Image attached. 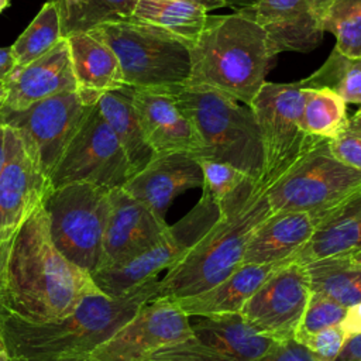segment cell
I'll use <instances>...</instances> for the list:
<instances>
[{
  "label": "cell",
  "mask_w": 361,
  "mask_h": 361,
  "mask_svg": "<svg viewBox=\"0 0 361 361\" xmlns=\"http://www.w3.org/2000/svg\"><path fill=\"white\" fill-rule=\"evenodd\" d=\"M96 106L116 134L135 175L154 158V152L144 137L135 113L131 99V87L123 86L121 89L103 93Z\"/></svg>",
  "instance_id": "484cf974"
},
{
  "label": "cell",
  "mask_w": 361,
  "mask_h": 361,
  "mask_svg": "<svg viewBox=\"0 0 361 361\" xmlns=\"http://www.w3.org/2000/svg\"><path fill=\"white\" fill-rule=\"evenodd\" d=\"M316 219L305 212L271 213L252 233L241 264H275L290 259L312 237Z\"/></svg>",
  "instance_id": "603a6c76"
},
{
  "label": "cell",
  "mask_w": 361,
  "mask_h": 361,
  "mask_svg": "<svg viewBox=\"0 0 361 361\" xmlns=\"http://www.w3.org/2000/svg\"><path fill=\"white\" fill-rule=\"evenodd\" d=\"M320 0H247L241 14L258 24L267 35L271 55L309 52L323 41Z\"/></svg>",
  "instance_id": "e0dca14e"
},
{
  "label": "cell",
  "mask_w": 361,
  "mask_h": 361,
  "mask_svg": "<svg viewBox=\"0 0 361 361\" xmlns=\"http://www.w3.org/2000/svg\"><path fill=\"white\" fill-rule=\"evenodd\" d=\"M8 358H10V355H8L7 351L0 353V361H8Z\"/></svg>",
  "instance_id": "681fc988"
},
{
  "label": "cell",
  "mask_w": 361,
  "mask_h": 361,
  "mask_svg": "<svg viewBox=\"0 0 361 361\" xmlns=\"http://www.w3.org/2000/svg\"><path fill=\"white\" fill-rule=\"evenodd\" d=\"M158 286L159 279L152 278L117 298L93 293L68 316L44 323L7 316L0 336L8 355L27 361H80L155 299Z\"/></svg>",
  "instance_id": "7a4b0ae2"
},
{
  "label": "cell",
  "mask_w": 361,
  "mask_h": 361,
  "mask_svg": "<svg viewBox=\"0 0 361 361\" xmlns=\"http://www.w3.org/2000/svg\"><path fill=\"white\" fill-rule=\"evenodd\" d=\"M345 340L343 330L336 324L306 337L300 344H303L317 361H336Z\"/></svg>",
  "instance_id": "8d00e7d4"
},
{
  "label": "cell",
  "mask_w": 361,
  "mask_h": 361,
  "mask_svg": "<svg viewBox=\"0 0 361 361\" xmlns=\"http://www.w3.org/2000/svg\"><path fill=\"white\" fill-rule=\"evenodd\" d=\"M8 361H27V360H25V358H23V357H17V355H10Z\"/></svg>",
  "instance_id": "f907efd6"
},
{
  "label": "cell",
  "mask_w": 361,
  "mask_h": 361,
  "mask_svg": "<svg viewBox=\"0 0 361 361\" xmlns=\"http://www.w3.org/2000/svg\"><path fill=\"white\" fill-rule=\"evenodd\" d=\"M90 32L114 51L128 87L169 89L182 86L189 79V45L161 28L121 20L100 24Z\"/></svg>",
  "instance_id": "8992f818"
},
{
  "label": "cell",
  "mask_w": 361,
  "mask_h": 361,
  "mask_svg": "<svg viewBox=\"0 0 361 361\" xmlns=\"http://www.w3.org/2000/svg\"><path fill=\"white\" fill-rule=\"evenodd\" d=\"M6 157V124L0 121V172Z\"/></svg>",
  "instance_id": "7bdbcfd3"
},
{
  "label": "cell",
  "mask_w": 361,
  "mask_h": 361,
  "mask_svg": "<svg viewBox=\"0 0 361 361\" xmlns=\"http://www.w3.org/2000/svg\"><path fill=\"white\" fill-rule=\"evenodd\" d=\"M185 1H190V3L199 4V6L204 7L207 11L216 10V8H221V7H226L228 4V0H185Z\"/></svg>",
  "instance_id": "b9f144b4"
},
{
  "label": "cell",
  "mask_w": 361,
  "mask_h": 361,
  "mask_svg": "<svg viewBox=\"0 0 361 361\" xmlns=\"http://www.w3.org/2000/svg\"><path fill=\"white\" fill-rule=\"evenodd\" d=\"M310 295L305 264L288 259L245 302L240 314L258 333L285 341L293 338Z\"/></svg>",
  "instance_id": "2e32d148"
},
{
  "label": "cell",
  "mask_w": 361,
  "mask_h": 361,
  "mask_svg": "<svg viewBox=\"0 0 361 361\" xmlns=\"http://www.w3.org/2000/svg\"><path fill=\"white\" fill-rule=\"evenodd\" d=\"M76 89L93 104L103 93L121 89V68L114 51L96 34L76 32L66 37Z\"/></svg>",
  "instance_id": "cb8c5ba5"
},
{
  "label": "cell",
  "mask_w": 361,
  "mask_h": 361,
  "mask_svg": "<svg viewBox=\"0 0 361 361\" xmlns=\"http://www.w3.org/2000/svg\"><path fill=\"white\" fill-rule=\"evenodd\" d=\"M220 217L190 251L159 279L157 298L179 299L204 292L243 262L255 228L272 213L267 188L254 179L219 204Z\"/></svg>",
  "instance_id": "3957f363"
},
{
  "label": "cell",
  "mask_w": 361,
  "mask_h": 361,
  "mask_svg": "<svg viewBox=\"0 0 361 361\" xmlns=\"http://www.w3.org/2000/svg\"><path fill=\"white\" fill-rule=\"evenodd\" d=\"M166 90L197 134L200 151L196 158L228 164L259 180L262 147L250 107L207 87L182 85Z\"/></svg>",
  "instance_id": "5b68a950"
},
{
  "label": "cell",
  "mask_w": 361,
  "mask_h": 361,
  "mask_svg": "<svg viewBox=\"0 0 361 361\" xmlns=\"http://www.w3.org/2000/svg\"><path fill=\"white\" fill-rule=\"evenodd\" d=\"M52 190L51 178L31 140L6 124V157L0 172V244L13 238Z\"/></svg>",
  "instance_id": "7c38bea8"
},
{
  "label": "cell",
  "mask_w": 361,
  "mask_h": 361,
  "mask_svg": "<svg viewBox=\"0 0 361 361\" xmlns=\"http://www.w3.org/2000/svg\"><path fill=\"white\" fill-rule=\"evenodd\" d=\"M131 99L144 137L154 155L190 152L197 157L200 141L166 89H133Z\"/></svg>",
  "instance_id": "44dd1931"
},
{
  "label": "cell",
  "mask_w": 361,
  "mask_h": 361,
  "mask_svg": "<svg viewBox=\"0 0 361 361\" xmlns=\"http://www.w3.org/2000/svg\"><path fill=\"white\" fill-rule=\"evenodd\" d=\"M192 334L189 316L173 299L155 298L80 361H144L157 350Z\"/></svg>",
  "instance_id": "9a60e30c"
},
{
  "label": "cell",
  "mask_w": 361,
  "mask_h": 361,
  "mask_svg": "<svg viewBox=\"0 0 361 361\" xmlns=\"http://www.w3.org/2000/svg\"><path fill=\"white\" fill-rule=\"evenodd\" d=\"M261 137L262 171L258 183L272 186L323 138L302 127L303 89L299 83L265 82L250 106Z\"/></svg>",
  "instance_id": "ba28073f"
},
{
  "label": "cell",
  "mask_w": 361,
  "mask_h": 361,
  "mask_svg": "<svg viewBox=\"0 0 361 361\" xmlns=\"http://www.w3.org/2000/svg\"><path fill=\"white\" fill-rule=\"evenodd\" d=\"M219 217V204L202 192L199 202L180 220L168 226L159 241L121 264L96 271L92 274L93 282L104 295L117 298L152 278H158L161 271L179 262Z\"/></svg>",
  "instance_id": "30bf717a"
},
{
  "label": "cell",
  "mask_w": 361,
  "mask_h": 361,
  "mask_svg": "<svg viewBox=\"0 0 361 361\" xmlns=\"http://www.w3.org/2000/svg\"><path fill=\"white\" fill-rule=\"evenodd\" d=\"M51 1H54V3L58 6V8L62 10V8H66V7H69V6H73V4L78 3L79 0H51Z\"/></svg>",
  "instance_id": "ee69618b"
},
{
  "label": "cell",
  "mask_w": 361,
  "mask_h": 361,
  "mask_svg": "<svg viewBox=\"0 0 361 361\" xmlns=\"http://www.w3.org/2000/svg\"><path fill=\"white\" fill-rule=\"evenodd\" d=\"M62 38L63 34L59 8L54 1L47 0L28 27L11 45L17 63L16 69H20L41 58Z\"/></svg>",
  "instance_id": "f1b7e54d"
},
{
  "label": "cell",
  "mask_w": 361,
  "mask_h": 361,
  "mask_svg": "<svg viewBox=\"0 0 361 361\" xmlns=\"http://www.w3.org/2000/svg\"><path fill=\"white\" fill-rule=\"evenodd\" d=\"M1 87L3 100L0 111H23L55 94L76 90L66 38H62L41 58L16 69L1 83Z\"/></svg>",
  "instance_id": "ffe728a7"
},
{
  "label": "cell",
  "mask_w": 361,
  "mask_h": 361,
  "mask_svg": "<svg viewBox=\"0 0 361 361\" xmlns=\"http://www.w3.org/2000/svg\"><path fill=\"white\" fill-rule=\"evenodd\" d=\"M313 293L348 307L361 302V264L351 257H333L305 264Z\"/></svg>",
  "instance_id": "83f0119b"
},
{
  "label": "cell",
  "mask_w": 361,
  "mask_h": 361,
  "mask_svg": "<svg viewBox=\"0 0 361 361\" xmlns=\"http://www.w3.org/2000/svg\"><path fill=\"white\" fill-rule=\"evenodd\" d=\"M338 326L343 330L345 338L361 334V302L345 309L344 317L341 319Z\"/></svg>",
  "instance_id": "f35d334b"
},
{
  "label": "cell",
  "mask_w": 361,
  "mask_h": 361,
  "mask_svg": "<svg viewBox=\"0 0 361 361\" xmlns=\"http://www.w3.org/2000/svg\"><path fill=\"white\" fill-rule=\"evenodd\" d=\"M300 87H327L345 103L361 104V58H350L336 47L324 63L298 82Z\"/></svg>",
  "instance_id": "4dcf8cb0"
},
{
  "label": "cell",
  "mask_w": 361,
  "mask_h": 361,
  "mask_svg": "<svg viewBox=\"0 0 361 361\" xmlns=\"http://www.w3.org/2000/svg\"><path fill=\"white\" fill-rule=\"evenodd\" d=\"M344 306L331 300L330 298L322 293H313L309 298L302 320L295 331L293 338L302 343L306 337L324 330L327 327L340 324L345 313Z\"/></svg>",
  "instance_id": "e575fe53"
},
{
  "label": "cell",
  "mask_w": 361,
  "mask_h": 361,
  "mask_svg": "<svg viewBox=\"0 0 361 361\" xmlns=\"http://www.w3.org/2000/svg\"><path fill=\"white\" fill-rule=\"evenodd\" d=\"M329 148L341 164L361 172V109L348 117L334 138L329 140Z\"/></svg>",
  "instance_id": "d590c367"
},
{
  "label": "cell",
  "mask_w": 361,
  "mask_h": 361,
  "mask_svg": "<svg viewBox=\"0 0 361 361\" xmlns=\"http://www.w3.org/2000/svg\"><path fill=\"white\" fill-rule=\"evenodd\" d=\"M44 204L10 241L0 244V289L4 306L10 316L31 323L62 319L83 298L100 292L90 274L69 262L56 250Z\"/></svg>",
  "instance_id": "6da1fadb"
},
{
  "label": "cell",
  "mask_w": 361,
  "mask_h": 361,
  "mask_svg": "<svg viewBox=\"0 0 361 361\" xmlns=\"http://www.w3.org/2000/svg\"><path fill=\"white\" fill-rule=\"evenodd\" d=\"M336 361H361V334L345 340Z\"/></svg>",
  "instance_id": "ab89813d"
},
{
  "label": "cell",
  "mask_w": 361,
  "mask_h": 361,
  "mask_svg": "<svg viewBox=\"0 0 361 361\" xmlns=\"http://www.w3.org/2000/svg\"><path fill=\"white\" fill-rule=\"evenodd\" d=\"M361 186V172L341 164L323 140L267 189L271 212H305L316 220Z\"/></svg>",
  "instance_id": "9c48e42d"
},
{
  "label": "cell",
  "mask_w": 361,
  "mask_h": 361,
  "mask_svg": "<svg viewBox=\"0 0 361 361\" xmlns=\"http://www.w3.org/2000/svg\"><path fill=\"white\" fill-rule=\"evenodd\" d=\"M1 100H3V87L0 85V110H1Z\"/></svg>",
  "instance_id": "f5cc1de1"
},
{
  "label": "cell",
  "mask_w": 361,
  "mask_h": 361,
  "mask_svg": "<svg viewBox=\"0 0 361 361\" xmlns=\"http://www.w3.org/2000/svg\"><path fill=\"white\" fill-rule=\"evenodd\" d=\"M278 341L258 333L240 313L200 317L192 334L144 361H254Z\"/></svg>",
  "instance_id": "4fadbf2b"
},
{
  "label": "cell",
  "mask_w": 361,
  "mask_h": 361,
  "mask_svg": "<svg viewBox=\"0 0 361 361\" xmlns=\"http://www.w3.org/2000/svg\"><path fill=\"white\" fill-rule=\"evenodd\" d=\"M138 0H79L59 10L63 38L87 32L100 24L130 20Z\"/></svg>",
  "instance_id": "d6a6232c"
},
{
  "label": "cell",
  "mask_w": 361,
  "mask_h": 361,
  "mask_svg": "<svg viewBox=\"0 0 361 361\" xmlns=\"http://www.w3.org/2000/svg\"><path fill=\"white\" fill-rule=\"evenodd\" d=\"M247 0H228V7H231V8H234V10H237V8H240L244 3H245Z\"/></svg>",
  "instance_id": "bcb514c9"
},
{
  "label": "cell",
  "mask_w": 361,
  "mask_h": 361,
  "mask_svg": "<svg viewBox=\"0 0 361 361\" xmlns=\"http://www.w3.org/2000/svg\"><path fill=\"white\" fill-rule=\"evenodd\" d=\"M1 351H7V350H6L4 341H3V338H1V336H0V353H1Z\"/></svg>",
  "instance_id": "816d5d0a"
},
{
  "label": "cell",
  "mask_w": 361,
  "mask_h": 361,
  "mask_svg": "<svg viewBox=\"0 0 361 361\" xmlns=\"http://www.w3.org/2000/svg\"><path fill=\"white\" fill-rule=\"evenodd\" d=\"M168 226L165 219L158 217L124 189H111L110 212L97 271L114 267L144 252L159 241Z\"/></svg>",
  "instance_id": "ac0fdd59"
},
{
  "label": "cell",
  "mask_w": 361,
  "mask_h": 361,
  "mask_svg": "<svg viewBox=\"0 0 361 361\" xmlns=\"http://www.w3.org/2000/svg\"><path fill=\"white\" fill-rule=\"evenodd\" d=\"M110 190L93 183H68L55 188L44 204L56 250L90 275L102 258Z\"/></svg>",
  "instance_id": "52a82bcc"
},
{
  "label": "cell",
  "mask_w": 361,
  "mask_h": 361,
  "mask_svg": "<svg viewBox=\"0 0 361 361\" xmlns=\"http://www.w3.org/2000/svg\"><path fill=\"white\" fill-rule=\"evenodd\" d=\"M355 262H358V264H361V251H358V252H355L354 255H350Z\"/></svg>",
  "instance_id": "c3c4849f"
},
{
  "label": "cell",
  "mask_w": 361,
  "mask_h": 361,
  "mask_svg": "<svg viewBox=\"0 0 361 361\" xmlns=\"http://www.w3.org/2000/svg\"><path fill=\"white\" fill-rule=\"evenodd\" d=\"M10 7V0H0V14Z\"/></svg>",
  "instance_id": "7dc6e473"
},
{
  "label": "cell",
  "mask_w": 361,
  "mask_h": 361,
  "mask_svg": "<svg viewBox=\"0 0 361 361\" xmlns=\"http://www.w3.org/2000/svg\"><path fill=\"white\" fill-rule=\"evenodd\" d=\"M133 175L121 144L94 106L68 145L51 182L54 189L76 182L116 189L123 188Z\"/></svg>",
  "instance_id": "8fae6325"
},
{
  "label": "cell",
  "mask_w": 361,
  "mask_h": 361,
  "mask_svg": "<svg viewBox=\"0 0 361 361\" xmlns=\"http://www.w3.org/2000/svg\"><path fill=\"white\" fill-rule=\"evenodd\" d=\"M254 361H317L316 357L299 341L289 338L278 341L268 353Z\"/></svg>",
  "instance_id": "74e56055"
},
{
  "label": "cell",
  "mask_w": 361,
  "mask_h": 361,
  "mask_svg": "<svg viewBox=\"0 0 361 361\" xmlns=\"http://www.w3.org/2000/svg\"><path fill=\"white\" fill-rule=\"evenodd\" d=\"M303 89V130L317 138L331 140L347 124V103L327 87Z\"/></svg>",
  "instance_id": "f546056e"
},
{
  "label": "cell",
  "mask_w": 361,
  "mask_h": 361,
  "mask_svg": "<svg viewBox=\"0 0 361 361\" xmlns=\"http://www.w3.org/2000/svg\"><path fill=\"white\" fill-rule=\"evenodd\" d=\"M203 173L197 158L190 152H166L154 158L121 188L149 207L158 217L165 214L179 195L202 188Z\"/></svg>",
  "instance_id": "d6986e66"
},
{
  "label": "cell",
  "mask_w": 361,
  "mask_h": 361,
  "mask_svg": "<svg viewBox=\"0 0 361 361\" xmlns=\"http://www.w3.org/2000/svg\"><path fill=\"white\" fill-rule=\"evenodd\" d=\"M286 261L275 264H241L233 274L213 288L197 295L173 299L190 317H209L240 313L245 302Z\"/></svg>",
  "instance_id": "d4e9b609"
},
{
  "label": "cell",
  "mask_w": 361,
  "mask_h": 361,
  "mask_svg": "<svg viewBox=\"0 0 361 361\" xmlns=\"http://www.w3.org/2000/svg\"><path fill=\"white\" fill-rule=\"evenodd\" d=\"M94 106L76 89L41 100L23 111H0V121L21 130L31 140L51 178Z\"/></svg>",
  "instance_id": "5bb4252c"
},
{
  "label": "cell",
  "mask_w": 361,
  "mask_h": 361,
  "mask_svg": "<svg viewBox=\"0 0 361 361\" xmlns=\"http://www.w3.org/2000/svg\"><path fill=\"white\" fill-rule=\"evenodd\" d=\"M197 161L203 173L202 192L210 196L217 204L237 192L247 180L252 179L228 164L209 158H197Z\"/></svg>",
  "instance_id": "836d02e7"
},
{
  "label": "cell",
  "mask_w": 361,
  "mask_h": 361,
  "mask_svg": "<svg viewBox=\"0 0 361 361\" xmlns=\"http://www.w3.org/2000/svg\"><path fill=\"white\" fill-rule=\"evenodd\" d=\"M209 11L185 0H138L130 20L161 28L190 45L202 34Z\"/></svg>",
  "instance_id": "4316f807"
},
{
  "label": "cell",
  "mask_w": 361,
  "mask_h": 361,
  "mask_svg": "<svg viewBox=\"0 0 361 361\" xmlns=\"http://www.w3.org/2000/svg\"><path fill=\"white\" fill-rule=\"evenodd\" d=\"M361 251V186L316 220L307 243L290 258L300 264Z\"/></svg>",
  "instance_id": "7402d4cb"
},
{
  "label": "cell",
  "mask_w": 361,
  "mask_h": 361,
  "mask_svg": "<svg viewBox=\"0 0 361 361\" xmlns=\"http://www.w3.org/2000/svg\"><path fill=\"white\" fill-rule=\"evenodd\" d=\"M7 316H10V313L7 312V309H6V306H4L3 296H1V289H0V326H1V323L4 322V319H6Z\"/></svg>",
  "instance_id": "f6af8a7d"
},
{
  "label": "cell",
  "mask_w": 361,
  "mask_h": 361,
  "mask_svg": "<svg viewBox=\"0 0 361 361\" xmlns=\"http://www.w3.org/2000/svg\"><path fill=\"white\" fill-rule=\"evenodd\" d=\"M189 51L190 75L185 85L213 89L247 107L274 59L262 28L240 11L209 16Z\"/></svg>",
  "instance_id": "277c9868"
},
{
  "label": "cell",
  "mask_w": 361,
  "mask_h": 361,
  "mask_svg": "<svg viewBox=\"0 0 361 361\" xmlns=\"http://www.w3.org/2000/svg\"><path fill=\"white\" fill-rule=\"evenodd\" d=\"M16 59L11 51V47H1L0 48V85L6 82L11 73L16 71Z\"/></svg>",
  "instance_id": "60d3db41"
},
{
  "label": "cell",
  "mask_w": 361,
  "mask_h": 361,
  "mask_svg": "<svg viewBox=\"0 0 361 361\" xmlns=\"http://www.w3.org/2000/svg\"><path fill=\"white\" fill-rule=\"evenodd\" d=\"M323 32L336 38V48L350 58H361V0H320Z\"/></svg>",
  "instance_id": "1f68e13d"
}]
</instances>
